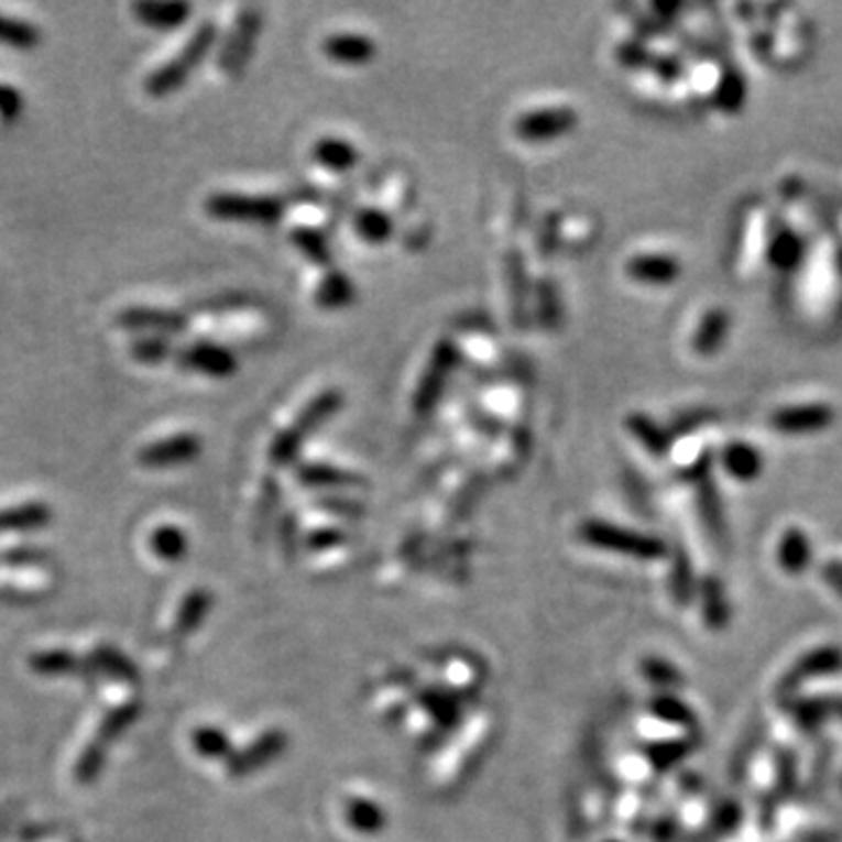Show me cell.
<instances>
[{
	"label": "cell",
	"instance_id": "6da1fadb",
	"mask_svg": "<svg viewBox=\"0 0 842 842\" xmlns=\"http://www.w3.org/2000/svg\"><path fill=\"white\" fill-rule=\"evenodd\" d=\"M342 405H345V393L340 389H326L318 393V396H314L303 407V412L295 417V422L274 438L270 449L272 461L276 466L291 463L299 455L303 445L314 436V430H318L326 422H330L337 412L342 409Z\"/></svg>",
	"mask_w": 842,
	"mask_h": 842
},
{
	"label": "cell",
	"instance_id": "7a4b0ae2",
	"mask_svg": "<svg viewBox=\"0 0 842 842\" xmlns=\"http://www.w3.org/2000/svg\"><path fill=\"white\" fill-rule=\"evenodd\" d=\"M218 41V29L214 22H204L190 41H187L181 52L174 56L172 62H166L160 66L155 73H150V78L145 80V91L150 97H168L174 94L183 83L190 78L193 70L206 59V54L214 50Z\"/></svg>",
	"mask_w": 842,
	"mask_h": 842
},
{
	"label": "cell",
	"instance_id": "3957f363",
	"mask_svg": "<svg viewBox=\"0 0 842 842\" xmlns=\"http://www.w3.org/2000/svg\"><path fill=\"white\" fill-rule=\"evenodd\" d=\"M206 211L218 220L272 225L284 216V204H281L276 197H267V195L218 193L206 199Z\"/></svg>",
	"mask_w": 842,
	"mask_h": 842
},
{
	"label": "cell",
	"instance_id": "277c9868",
	"mask_svg": "<svg viewBox=\"0 0 842 842\" xmlns=\"http://www.w3.org/2000/svg\"><path fill=\"white\" fill-rule=\"evenodd\" d=\"M457 363H459V349L455 347V342L440 340L434 347V351H430V359L415 389V398H412V407H415L419 417H426L436 409V405L440 403L445 393L449 374H452Z\"/></svg>",
	"mask_w": 842,
	"mask_h": 842
},
{
	"label": "cell",
	"instance_id": "5b68a950",
	"mask_svg": "<svg viewBox=\"0 0 842 842\" xmlns=\"http://www.w3.org/2000/svg\"><path fill=\"white\" fill-rule=\"evenodd\" d=\"M578 124V112L571 106H553L524 112L515 120V136L527 143L555 141L571 134Z\"/></svg>",
	"mask_w": 842,
	"mask_h": 842
},
{
	"label": "cell",
	"instance_id": "8992f818",
	"mask_svg": "<svg viewBox=\"0 0 842 842\" xmlns=\"http://www.w3.org/2000/svg\"><path fill=\"white\" fill-rule=\"evenodd\" d=\"M840 669H842V650L835 646H821V648L810 650L808 655H802V658H798L789 667V671H786L781 677L777 690H779L781 698L784 696L794 698L805 684H810L814 679L831 677V674H835Z\"/></svg>",
	"mask_w": 842,
	"mask_h": 842
},
{
	"label": "cell",
	"instance_id": "52a82bcc",
	"mask_svg": "<svg viewBox=\"0 0 842 842\" xmlns=\"http://www.w3.org/2000/svg\"><path fill=\"white\" fill-rule=\"evenodd\" d=\"M178 363L185 370L199 372L204 378L214 380H228L239 368L237 356L230 349L214 342H195L185 347L183 351H178Z\"/></svg>",
	"mask_w": 842,
	"mask_h": 842
},
{
	"label": "cell",
	"instance_id": "ba28073f",
	"mask_svg": "<svg viewBox=\"0 0 842 842\" xmlns=\"http://www.w3.org/2000/svg\"><path fill=\"white\" fill-rule=\"evenodd\" d=\"M260 24H262V19L253 8L241 10L237 24L228 37V43H225V47L220 52V68L222 70H228L230 75H239L241 68H247L249 56H251L253 45H255L258 31H260Z\"/></svg>",
	"mask_w": 842,
	"mask_h": 842
},
{
	"label": "cell",
	"instance_id": "9c48e42d",
	"mask_svg": "<svg viewBox=\"0 0 842 842\" xmlns=\"http://www.w3.org/2000/svg\"><path fill=\"white\" fill-rule=\"evenodd\" d=\"M835 419V412L831 405L823 403H808V405H791L779 407L770 417L773 426L781 434L802 436V434H817V430L829 428Z\"/></svg>",
	"mask_w": 842,
	"mask_h": 842
},
{
	"label": "cell",
	"instance_id": "30bf717a",
	"mask_svg": "<svg viewBox=\"0 0 842 842\" xmlns=\"http://www.w3.org/2000/svg\"><path fill=\"white\" fill-rule=\"evenodd\" d=\"M201 452V440L195 434H178L162 438L153 445H145L139 452V463L147 468H166L197 459Z\"/></svg>",
	"mask_w": 842,
	"mask_h": 842
},
{
	"label": "cell",
	"instance_id": "8fae6325",
	"mask_svg": "<svg viewBox=\"0 0 842 842\" xmlns=\"http://www.w3.org/2000/svg\"><path fill=\"white\" fill-rule=\"evenodd\" d=\"M505 281H509V295H511V318L517 330H524L529 326V303H532V288L527 265L520 251L505 253Z\"/></svg>",
	"mask_w": 842,
	"mask_h": 842
},
{
	"label": "cell",
	"instance_id": "7c38bea8",
	"mask_svg": "<svg viewBox=\"0 0 842 842\" xmlns=\"http://www.w3.org/2000/svg\"><path fill=\"white\" fill-rule=\"evenodd\" d=\"M118 324L129 330H150L153 335H176L185 330L187 318L174 309L160 307H129L118 314Z\"/></svg>",
	"mask_w": 842,
	"mask_h": 842
},
{
	"label": "cell",
	"instance_id": "4fadbf2b",
	"mask_svg": "<svg viewBox=\"0 0 842 842\" xmlns=\"http://www.w3.org/2000/svg\"><path fill=\"white\" fill-rule=\"evenodd\" d=\"M625 272L636 284L669 286L681 276V262L665 253H642L627 260Z\"/></svg>",
	"mask_w": 842,
	"mask_h": 842
},
{
	"label": "cell",
	"instance_id": "5bb4252c",
	"mask_svg": "<svg viewBox=\"0 0 842 842\" xmlns=\"http://www.w3.org/2000/svg\"><path fill=\"white\" fill-rule=\"evenodd\" d=\"M324 54L335 64L363 66L374 59L378 45L363 33H332L324 41Z\"/></svg>",
	"mask_w": 842,
	"mask_h": 842
},
{
	"label": "cell",
	"instance_id": "9a60e30c",
	"mask_svg": "<svg viewBox=\"0 0 842 842\" xmlns=\"http://www.w3.org/2000/svg\"><path fill=\"white\" fill-rule=\"evenodd\" d=\"M314 303L321 309H345L356 303V286L340 270H328L314 291Z\"/></svg>",
	"mask_w": 842,
	"mask_h": 842
},
{
	"label": "cell",
	"instance_id": "2e32d148",
	"mask_svg": "<svg viewBox=\"0 0 842 842\" xmlns=\"http://www.w3.org/2000/svg\"><path fill=\"white\" fill-rule=\"evenodd\" d=\"M311 157L316 164H321L328 172L342 174L359 164L361 155L349 141L337 139V136H326L321 141H316L311 147Z\"/></svg>",
	"mask_w": 842,
	"mask_h": 842
},
{
	"label": "cell",
	"instance_id": "e0dca14e",
	"mask_svg": "<svg viewBox=\"0 0 842 842\" xmlns=\"http://www.w3.org/2000/svg\"><path fill=\"white\" fill-rule=\"evenodd\" d=\"M141 24L155 31H174L187 22L193 12L190 3H139L134 8Z\"/></svg>",
	"mask_w": 842,
	"mask_h": 842
},
{
	"label": "cell",
	"instance_id": "ac0fdd59",
	"mask_svg": "<svg viewBox=\"0 0 842 842\" xmlns=\"http://www.w3.org/2000/svg\"><path fill=\"white\" fill-rule=\"evenodd\" d=\"M777 559H779V567L786 571V573H802L805 569L810 567L812 561V546H810V538L805 532L800 529H789L781 534V540H779V548H777Z\"/></svg>",
	"mask_w": 842,
	"mask_h": 842
},
{
	"label": "cell",
	"instance_id": "d6986e66",
	"mask_svg": "<svg viewBox=\"0 0 842 842\" xmlns=\"http://www.w3.org/2000/svg\"><path fill=\"white\" fill-rule=\"evenodd\" d=\"M786 711L794 717L802 733L814 735L827 723L831 714V700L823 698H786Z\"/></svg>",
	"mask_w": 842,
	"mask_h": 842
},
{
	"label": "cell",
	"instance_id": "ffe728a7",
	"mask_svg": "<svg viewBox=\"0 0 842 842\" xmlns=\"http://www.w3.org/2000/svg\"><path fill=\"white\" fill-rule=\"evenodd\" d=\"M723 468L737 480H756L763 471V457L748 442H730L723 449Z\"/></svg>",
	"mask_w": 842,
	"mask_h": 842
},
{
	"label": "cell",
	"instance_id": "44dd1931",
	"mask_svg": "<svg viewBox=\"0 0 842 842\" xmlns=\"http://www.w3.org/2000/svg\"><path fill=\"white\" fill-rule=\"evenodd\" d=\"M534 305H536V321L540 328L546 330H557L561 326V318H565V309H561V299L559 291L555 286V281L550 276H543L536 281L534 288Z\"/></svg>",
	"mask_w": 842,
	"mask_h": 842
},
{
	"label": "cell",
	"instance_id": "7402d4cb",
	"mask_svg": "<svg viewBox=\"0 0 842 842\" xmlns=\"http://www.w3.org/2000/svg\"><path fill=\"white\" fill-rule=\"evenodd\" d=\"M728 328H730V318L723 309H709L702 321L696 330V337H692V349H696L700 356H709L719 351V347L723 345L725 335H728Z\"/></svg>",
	"mask_w": 842,
	"mask_h": 842
},
{
	"label": "cell",
	"instance_id": "603a6c76",
	"mask_svg": "<svg viewBox=\"0 0 842 842\" xmlns=\"http://www.w3.org/2000/svg\"><path fill=\"white\" fill-rule=\"evenodd\" d=\"M31 667L33 671L43 674V677H83V674H87V665L68 650L35 653L31 658Z\"/></svg>",
	"mask_w": 842,
	"mask_h": 842
},
{
	"label": "cell",
	"instance_id": "cb8c5ba5",
	"mask_svg": "<svg viewBox=\"0 0 842 842\" xmlns=\"http://www.w3.org/2000/svg\"><path fill=\"white\" fill-rule=\"evenodd\" d=\"M293 247L303 253L311 265L321 267V270H332V251L328 247V239L324 232H318L314 228H295L291 232Z\"/></svg>",
	"mask_w": 842,
	"mask_h": 842
},
{
	"label": "cell",
	"instance_id": "d4e9b609",
	"mask_svg": "<svg viewBox=\"0 0 842 842\" xmlns=\"http://www.w3.org/2000/svg\"><path fill=\"white\" fill-rule=\"evenodd\" d=\"M50 511L43 503H26L0 513V532H33L50 522Z\"/></svg>",
	"mask_w": 842,
	"mask_h": 842
},
{
	"label": "cell",
	"instance_id": "484cf974",
	"mask_svg": "<svg viewBox=\"0 0 842 842\" xmlns=\"http://www.w3.org/2000/svg\"><path fill=\"white\" fill-rule=\"evenodd\" d=\"M353 232L368 243H384L396 232V225H393L391 216L384 214L382 209H361L353 216Z\"/></svg>",
	"mask_w": 842,
	"mask_h": 842
},
{
	"label": "cell",
	"instance_id": "4316f807",
	"mask_svg": "<svg viewBox=\"0 0 842 842\" xmlns=\"http://www.w3.org/2000/svg\"><path fill=\"white\" fill-rule=\"evenodd\" d=\"M627 430L639 440L653 457H665L669 449V436L665 434V428H660L650 417L642 415V412H632L627 417Z\"/></svg>",
	"mask_w": 842,
	"mask_h": 842
},
{
	"label": "cell",
	"instance_id": "83f0119b",
	"mask_svg": "<svg viewBox=\"0 0 842 842\" xmlns=\"http://www.w3.org/2000/svg\"><path fill=\"white\" fill-rule=\"evenodd\" d=\"M91 665L99 671L108 674V677H116L127 684H136L139 681V669L134 663H129L124 655L110 646H99L91 653Z\"/></svg>",
	"mask_w": 842,
	"mask_h": 842
},
{
	"label": "cell",
	"instance_id": "f1b7e54d",
	"mask_svg": "<svg viewBox=\"0 0 842 842\" xmlns=\"http://www.w3.org/2000/svg\"><path fill=\"white\" fill-rule=\"evenodd\" d=\"M37 43H41V31L33 24L24 22V19L0 14V45H8L12 50H31Z\"/></svg>",
	"mask_w": 842,
	"mask_h": 842
},
{
	"label": "cell",
	"instance_id": "f546056e",
	"mask_svg": "<svg viewBox=\"0 0 842 842\" xmlns=\"http://www.w3.org/2000/svg\"><path fill=\"white\" fill-rule=\"evenodd\" d=\"M139 717H141V704L139 702H129V704H122L118 709L108 711L106 719L99 725V740L97 742L103 744V746L110 744V742H116L124 733V730L131 723H134Z\"/></svg>",
	"mask_w": 842,
	"mask_h": 842
},
{
	"label": "cell",
	"instance_id": "4dcf8cb0",
	"mask_svg": "<svg viewBox=\"0 0 842 842\" xmlns=\"http://www.w3.org/2000/svg\"><path fill=\"white\" fill-rule=\"evenodd\" d=\"M767 258H770V262L777 270L789 272L802 258V241L794 232L784 230L773 239L770 249H767Z\"/></svg>",
	"mask_w": 842,
	"mask_h": 842
},
{
	"label": "cell",
	"instance_id": "1f68e13d",
	"mask_svg": "<svg viewBox=\"0 0 842 842\" xmlns=\"http://www.w3.org/2000/svg\"><path fill=\"white\" fill-rule=\"evenodd\" d=\"M798 789V761L794 752L777 754V777H775V798L781 802L791 798Z\"/></svg>",
	"mask_w": 842,
	"mask_h": 842
},
{
	"label": "cell",
	"instance_id": "d6a6232c",
	"mask_svg": "<svg viewBox=\"0 0 842 842\" xmlns=\"http://www.w3.org/2000/svg\"><path fill=\"white\" fill-rule=\"evenodd\" d=\"M297 475L303 478L307 484H337V486H349L359 482V478L340 471V468L324 466V463H305L299 466Z\"/></svg>",
	"mask_w": 842,
	"mask_h": 842
},
{
	"label": "cell",
	"instance_id": "836d02e7",
	"mask_svg": "<svg viewBox=\"0 0 842 842\" xmlns=\"http://www.w3.org/2000/svg\"><path fill=\"white\" fill-rule=\"evenodd\" d=\"M172 340L168 337H162V335H147V337H141V340L134 342V347H131V353H134V359L141 361V363H162L166 361L168 356H172Z\"/></svg>",
	"mask_w": 842,
	"mask_h": 842
},
{
	"label": "cell",
	"instance_id": "e575fe53",
	"mask_svg": "<svg viewBox=\"0 0 842 842\" xmlns=\"http://www.w3.org/2000/svg\"><path fill=\"white\" fill-rule=\"evenodd\" d=\"M704 613H707L709 625L723 627L728 623V602L717 578H709L704 586Z\"/></svg>",
	"mask_w": 842,
	"mask_h": 842
},
{
	"label": "cell",
	"instance_id": "d590c367",
	"mask_svg": "<svg viewBox=\"0 0 842 842\" xmlns=\"http://www.w3.org/2000/svg\"><path fill=\"white\" fill-rule=\"evenodd\" d=\"M106 761V746L99 742H91L83 756L78 758V765H75V779L80 784H91L101 775V767Z\"/></svg>",
	"mask_w": 842,
	"mask_h": 842
},
{
	"label": "cell",
	"instance_id": "8d00e7d4",
	"mask_svg": "<svg viewBox=\"0 0 842 842\" xmlns=\"http://www.w3.org/2000/svg\"><path fill=\"white\" fill-rule=\"evenodd\" d=\"M153 550L162 559H178L185 553V536L176 527H160L153 534Z\"/></svg>",
	"mask_w": 842,
	"mask_h": 842
},
{
	"label": "cell",
	"instance_id": "74e56055",
	"mask_svg": "<svg viewBox=\"0 0 842 842\" xmlns=\"http://www.w3.org/2000/svg\"><path fill=\"white\" fill-rule=\"evenodd\" d=\"M700 503H702V515H704V522L707 527L714 532L719 538H723V513H721V503L717 499V492L711 490L709 484L702 486V494H700Z\"/></svg>",
	"mask_w": 842,
	"mask_h": 842
},
{
	"label": "cell",
	"instance_id": "f35d334b",
	"mask_svg": "<svg viewBox=\"0 0 842 842\" xmlns=\"http://www.w3.org/2000/svg\"><path fill=\"white\" fill-rule=\"evenodd\" d=\"M742 101H744V83H742V78H740L735 70H730V73H725L723 78H721L719 103L723 108L735 110V108L742 106Z\"/></svg>",
	"mask_w": 842,
	"mask_h": 842
},
{
	"label": "cell",
	"instance_id": "ab89813d",
	"mask_svg": "<svg viewBox=\"0 0 842 842\" xmlns=\"http://www.w3.org/2000/svg\"><path fill=\"white\" fill-rule=\"evenodd\" d=\"M206 604H209V597H204L201 592H195V594L187 597L181 613H178V632H190L199 623Z\"/></svg>",
	"mask_w": 842,
	"mask_h": 842
},
{
	"label": "cell",
	"instance_id": "60d3db41",
	"mask_svg": "<svg viewBox=\"0 0 842 842\" xmlns=\"http://www.w3.org/2000/svg\"><path fill=\"white\" fill-rule=\"evenodd\" d=\"M761 740H763V730H761V728H754V730H752V735H748V740L740 746V752L735 754V758L730 761V773H733L737 779L744 777L746 765H748V761L754 758V754H756V748H758Z\"/></svg>",
	"mask_w": 842,
	"mask_h": 842
},
{
	"label": "cell",
	"instance_id": "b9f144b4",
	"mask_svg": "<svg viewBox=\"0 0 842 842\" xmlns=\"http://www.w3.org/2000/svg\"><path fill=\"white\" fill-rule=\"evenodd\" d=\"M615 54H617V62L630 68H642L653 62V56L639 43H623Z\"/></svg>",
	"mask_w": 842,
	"mask_h": 842
},
{
	"label": "cell",
	"instance_id": "7bdbcfd3",
	"mask_svg": "<svg viewBox=\"0 0 842 842\" xmlns=\"http://www.w3.org/2000/svg\"><path fill=\"white\" fill-rule=\"evenodd\" d=\"M22 106H24L22 94L8 85H0V118L6 120L19 118L22 116Z\"/></svg>",
	"mask_w": 842,
	"mask_h": 842
},
{
	"label": "cell",
	"instance_id": "ee69618b",
	"mask_svg": "<svg viewBox=\"0 0 842 842\" xmlns=\"http://www.w3.org/2000/svg\"><path fill=\"white\" fill-rule=\"evenodd\" d=\"M195 744L206 756H218L225 752V740L216 733V730H199V733L195 735Z\"/></svg>",
	"mask_w": 842,
	"mask_h": 842
},
{
	"label": "cell",
	"instance_id": "f6af8a7d",
	"mask_svg": "<svg viewBox=\"0 0 842 842\" xmlns=\"http://www.w3.org/2000/svg\"><path fill=\"white\" fill-rule=\"evenodd\" d=\"M831 756H833V748L827 746V752L819 754V758L814 761V770H812V777H810V791H812V794H819V791H821V784L827 781L829 765H831Z\"/></svg>",
	"mask_w": 842,
	"mask_h": 842
},
{
	"label": "cell",
	"instance_id": "bcb514c9",
	"mask_svg": "<svg viewBox=\"0 0 842 842\" xmlns=\"http://www.w3.org/2000/svg\"><path fill=\"white\" fill-rule=\"evenodd\" d=\"M650 64L655 75L665 83H674L681 75V64L677 59H671V56H658V59H653Z\"/></svg>",
	"mask_w": 842,
	"mask_h": 842
},
{
	"label": "cell",
	"instance_id": "7dc6e473",
	"mask_svg": "<svg viewBox=\"0 0 842 842\" xmlns=\"http://www.w3.org/2000/svg\"><path fill=\"white\" fill-rule=\"evenodd\" d=\"M740 817H742V812L737 808V802H725L719 812V829L723 833L735 831L737 823H740Z\"/></svg>",
	"mask_w": 842,
	"mask_h": 842
},
{
	"label": "cell",
	"instance_id": "c3c4849f",
	"mask_svg": "<svg viewBox=\"0 0 842 842\" xmlns=\"http://www.w3.org/2000/svg\"><path fill=\"white\" fill-rule=\"evenodd\" d=\"M821 573H823V578H827V583L842 594V561H838V559L829 561Z\"/></svg>",
	"mask_w": 842,
	"mask_h": 842
},
{
	"label": "cell",
	"instance_id": "681fc988",
	"mask_svg": "<svg viewBox=\"0 0 842 842\" xmlns=\"http://www.w3.org/2000/svg\"><path fill=\"white\" fill-rule=\"evenodd\" d=\"M37 559H41V553H33V550H14L6 557L8 565H35Z\"/></svg>",
	"mask_w": 842,
	"mask_h": 842
},
{
	"label": "cell",
	"instance_id": "f907efd6",
	"mask_svg": "<svg viewBox=\"0 0 842 842\" xmlns=\"http://www.w3.org/2000/svg\"><path fill=\"white\" fill-rule=\"evenodd\" d=\"M831 714L842 719V700H831Z\"/></svg>",
	"mask_w": 842,
	"mask_h": 842
},
{
	"label": "cell",
	"instance_id": "816d5d0a",
	"mask_svg": "<svg viewBox=\"0 0 842 842\" xmlns=\"http://www.w3.org/2000/svg\"><path fill=\"white\" fill-rule=\"evenodd\" d=\"M840 789H842V779H840Z\"/></svg>",
	"mask_w": 842,
	"mask_h": 842
}]
</instances>
